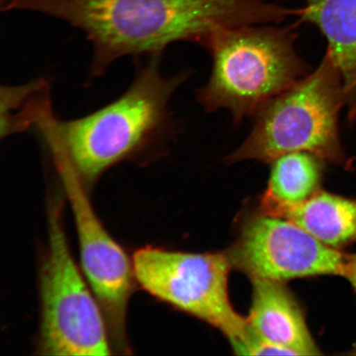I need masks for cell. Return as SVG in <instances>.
Segmentation results:
<instances>
[{
  "instance_id": "5",
  "label": "cell",
  "mask_w": 356,
  "mask_h": 356,
  "mask_svg": "<svg viewBox=\"0 0 356 356\" xmlns=\"http://www.w3.org/2000/svg\"><path fill=\"white\" fill-rule=\"evenodd\" d=\"M62 213L61 197L51 199L48 209V248L39 277L38 353L111 355V341L104 312L71 254Z\"/></svg>"
},
{
  "instance_id": "1",
  "label": "cell",
  "mask_w": 356,
  "mask_h": 356,
  "mask_svg": "<svg viewBox=\"0 0 356 356\" xmlns=\"http://www.w3.org/2000/svg\"><path fill=\"white\" fill-rule=\"evenodd\" d=\"M4 11L42 13L86 34L91 77L124 56H161L169 44L202 43L213 31L277 24L283 8L270 0H7Z\"/></svg>"
},
{
  "instance_id": "4",
  "label": "cell",
  "mask_w": 356,
  "mask_h": 356,
  "mask_svg": "<svg viewBox=\"0 0 356 356\" xmlns=\"http://www.w3.org/2000/svg\"><path fill=\"white\" fill-rule=\"evenodd\" d=\"M346 100L340 75L326 55L313 72L258 111L250 134L225 162L270 163L300 151L343 161L337 122Z\"/></svg>"
},
{
  "instance_id": "12",
  "label": "cell",
  "mask_w": 356,
  "mask_h": 356,
  "mask_svg": "<svg viewBox=\"0 0 356 356\" xmlns=\"http://www.w3.org/2000/svg\"><path fill=\"white\" fill-rule=\"evenodd\" d=\"M323 161L309 152L284 154L271 161L268 184L261 198V212L277 215L297 206L319 191Z\"/></svg>"
},
{
  "instance_id": "7",
  "label": "cell",
  "mask_w": 356,
  "mask_h": 356,
  "mask_svg": "<svg viewBox=\"0 0 356 356\" xmlns=\"http://www.w3.org/2000/svg\"><path fill=\"white\" fill-rule=\"evenodd\" d=\"M226 255L233 268L252 280L280 282L318 275L344 277L349 258L295 222L264 212L245 221Z\"/></svg>"
},
{
  "instance_id": "3",
  "label": "cell",
  "mask_w": 356,
  "mask_h": 356,
  "mask_svg": "<svg viewBox=\"0 0 356 356\" xmlns=\"http://www.w3.org/2000/svg\"><path fill=\"white\" fill-rule=\"evenodd\" d=\"M291 26L247 25L213 31L202 44L212 58L198 101L208 113L226 109L236 123L255 115L310 73Z\"/></svg>"
},
{
  "instance_id": "6",
  "label": "cell",
  "mask_w": 356,
  "mask_h": 356,
  "mask_svg": "<svg viewBox=\"0 0 356 356\" xmlns=\"http://www.w3.org/2000/svg\"><path fill=\"white\" fill-rule=\"evenodd\" d=\"M136 282L156 299L221 332L231 344L246 336L248 319L229 295L226 253H191L146 246L134 253Z\"/></svg>"
},
{
  "instance_id": "10",
  "label": "cell",
  "mask_w": 356,
  "mask_h": 356,
  "mask_svg": "<svg viewBox=\"0 0 356 356\" xmlns=\"http://www.w3.org/2000/svg\"><path fill=\"white\" fill-rule=\"evenodd\" d=\"M300 17L321 31L348 99L356 92V0H300Z\"/></svg>"
},
{
  "instance_id": "15",
  "label": "cell",
  "mask_w": 356,
  "mask_h": 356,
  "mask_svg": "<svg viewBox=\"0 0 356 356\" xmlns=\"http://www.w3.org/2000/svg\"><path fill=\"white\" fill-rule=\"evenodd\" d=\"M351 114H353V118H356V104L354 106V108L351 111Z\"/></svg>"
},
{
  "instance_id": "13",
  "label": "cell",
  "mask_w": 356,
  "mask_h": 356,
  "mask_svg": "<svg viewBox=\"0 0 356 356\" xmlns=\"http://www.w3.org/2000/svg\"><path fill=\"white\" fill-rule=\"evenodd\" d=\"M51 109L46 79H37L19 86L1 87V138L37 126Z\"/></svg>"
},
{
  "instance_id": "8",
  "label": "cell",
  "mask_w": 356,
  "mask_h": 356,
  "mask_svg": "<svg viewBox=\"0 0 356 356\" xmlns=\"http://www.w3.org/2000/svg\"><path fill=\"white\" fill-rule=\"evenodd\" d=\"M56 170L72 210L84 277L104 312L111 343L129 354L127 307L137 284L132 258L102 225L79 178L69 169Z\"/></svg>"
},
{
  "instance_id": "9",
  "label": "cell",
  "mask_w": 356,
  "mask_h": 356,
  "mask_svg": "<svg viewBox=\"0 0 356 356\" xmlns=\"http://www.w3.org/2000/svg\"><path fill=\"white\" fill-rule=\"evenodd\" d=\"M249 327L258 336L295 355H321L302 311L282 282L253 279Z\"/></svg>"
},
{
  "instance_id": "16",
  "label": "cell",
  "mask_w": 356,
  "mask_h": 356,
  "mask_svg": "<svg viewBox=\"0 0 356 356\" xmlns=\"http://www.w3.org/2000/svg\"><path fill=\"white\" fill-rule=\"evenodd\" d=\"M350 355H356V343L355 344L353 350H351Z\"/></svg>"
},
{
  "instance_id": "11",
  "label": "cell",
  "mask_w": 356,
  "mask_h": 356,
  "mask_svg": "<svg viewBox=\"0 0 356 356\" xmlns=\"http://www.w3.org/2000/svg\"><path fill=\"white\" fill-rule=\"evenodd\" d=\"M286 218L327 246L339 249L356 241V200L318 191L305 202L283 209Z\"/></svg>"
},
{
  "instance_id": "2",
  "label": "cell",
  "mask_w": 356,
  "mask_h": 356,
  "mask_svg": "<svg viewBox=\"0 0 356 356\" xmlns=\"http://www.w3.org/2000/svg\"><path fill=\"white\" fill-rule=\"evenodd\" d=\"M159 60L150 57L119 99L86 117L62 121L51 110L40 119L35 127L56 167L88 189L117 164L161 152L172 130L169 101L188 74L165 77Z\"/></svg>"
},
{
  "instance_id": "14",
  "label": "cell",
  "mask_w": 356,
  "mask_h": 356,
  "mask_svg": "<svg viewBox=\"0 0 356 356\" xmlns=\"http://www.w3.org/2000/svg\"><path fill=\"white\" fill-rule=\"evenodd\" d=\"M344 277L349 280L356 293V254L349 255Z\"/></svg>"
}]
</instances>
